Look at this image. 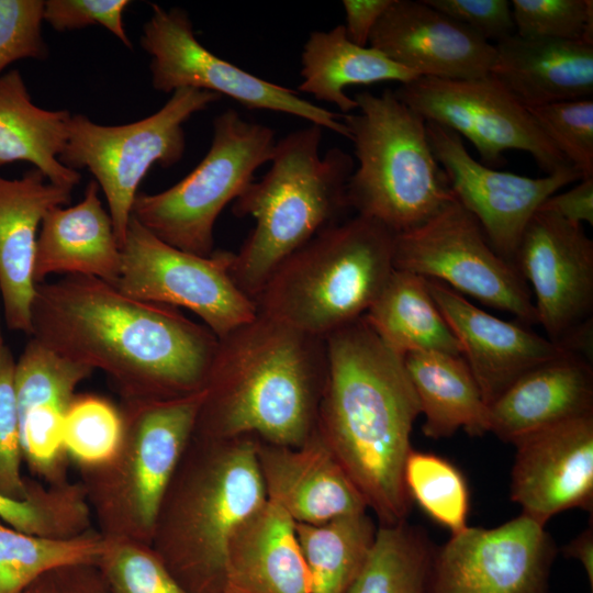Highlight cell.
Instances as JSON below:
<instances>
[{
	"instance_id": "1",
	"label": "cell",
	"mask_w": 593,
	"mask_h": 593,
	"mask_svg": "<svg viewBox=\"0 0 593 593\" xmlns=\"http://www.w3.org/2000/svg\"><path fill=\"white\" fill-rule=\"evenodd\" d=\"M30 335L102 370L124 401L167 400L204 389L219 342L178 307L133 299L80 275L36 284Z\"/></svg>"
},
{
	"instance_id": "2",
	"label": "cell",
	"mask_w": 593,
	"mask_h": 593,
	"mask_svg": "<svg viewBox=\"0 0 593 593\" xmlns=\"http://www.w3.org/2000/svg\"><path fill=\"white\" fill-rule=\"evenodd\" d=\"M327 370L315 433L381 525L405 522L403 472L419 404L403 357L363 316L324 338Z\"/></svg>"
},
{
	"instance_id": "3",
	"label": "cell",
	"mask_w": 593,
	"mask_h": 593,
	"mask_svg": "<svg viewBox=\"0 0 593 593\" xmlns=\"http://www.w3.org/2000/svg\"><path fill=\"white\" fill-rule=\"evenodd\" d=\"M326 370L323 338L257 313L219 338L193 437L302 445L315 429Z\"/></svg>"
},
{
	"instance_id": "4",
	"label": "cell",
	"mask_w": 593,
	"mask_h": 593,
	"mask_svg": "<svg viewBox=\"0 0 593 593\" xmlns=\"http://www.w3.org/2000/svg\"><path fill=\"white\" fill-rule=\"evenodd\" d=\"M322 135L321 126L310 124L280 138L269 170L233 201L234 215L255 220L230 267L235 284L253 301L287 257L350 210L354 159L339 147L322 156Z\"/></svg>"
},
{
	"instance_id": "5",
	"label": "cell",
	"mask_w": 593,
	"mask_h": 593,
	"mask_svg": "<svg viewBox=\"0 0 593 593\" xmlns=\"http://www.w3.org/2000/svg\"><path fill=\"white\" fill-rule=\"evenodd\" d=\"M193 438L201 455L176 471L150 546L188 592L222 593L228 542L267 501L258 438Z\"/></svg>"
},
{
	"instance_id": "6",
	"label": "cell",
	"mask_w": 593,
	"mask_h": 593,
	"mask_svg": "<svg viewBox=\"0 0 593 593\" xmlns=\"http://www.w3.org/2000/svg\"><path fill=\"white\" fill-rule=\"evenodd\" d=\"M394 235L358 214L327 227L273 270L257 313L324 339L376 301L394 270Z\"/></svg>"
},
{
	"instance_id": "7",
	"label": "cell",
	"mask_w": 593,
	"mask_h": 593,
	"mask_svg": "<svg viewBox=\"0 0 593 593\" xmlns=\"http://www.w3.org/2000/svg\"><path fill=\"white\" fill-rule=\"evenodd\" d=\"M354 100L359 113L342 115L358 160L347 183L349 209L394 234L423 225L456 200L426 121L389 88Z\"/></svg>"
},
{
	"instance_id": "8",
	"label": "cell",
	"mask_w": 593,
	"mask_h": 593,
	"mask_svg": "<svg viewBox=\"0 0 593 593\" xmlns=\"http://www.w3.org/2000/svg\"><path fill=\"white\" fill-rule=\"evenodd\" d=\"M205 389L167 400L124 401L114 456L82 468L100 533L152 545L160 508L193 436Z\"/></svg>"
},
{
	"instance_id": "9",
	"label": "cell",
	"mask_w": 593,
	"mask_h": 593,
	"mask_svg": "<svg viewBox=\"0 0 593 593\" xmlns=\"http://www.w3.org/2000/svg\"><path fill=\"white\" fill-rule=\"evenodd\" d=\"M276 142L270 126L225 110L213 120L211 146L198 166L161 192H138L132 216L163 242L210 256L219 215L255 180L256 170L270 161Z\"/></svg>"
},
{
	"instance_id": "10",
	"label": "cell",
	"mask_w": 593,
	"mask_h": 593,
	"mask_svg": "<svg viewBox=\"0 0 593 593\" xmlns=\"http://www.w3.org/2000/svg\"><path fill=\"white\" fill-rule=\"evenodd\" d=\"M222 99L220 94L181 88L154 114L123 125H102L83 114L71 115L59 161L94 177L108 203L122 247L138 187L150 167H171L186 149L184 123Z\"/></svg>"
},
{
	"instance_id": "11",
	"label": "cell",
	"mask_w": 593,
	"mask_h": 593,
	"mask_svg": "<svg viewBox=\"0 0 593 593\" xmlns=\"http://www.w3.org/2000/svg\"><path fill=\"white\" fill-rule=\"evenodd\" d=\"M233 254L214 250L204 257L183 251L131 215L113 287L133 299L186 307L220 338L257 315L254 301L231 277Z\"/></svg>"
},
{
	"instance_id": "12",
	"label": "cell",
	"mask_w": 593,
	"mask_h": 593,
	"mask_svg": "<svg viewBox=\"0 0 593 593\" xmlns=\"http://www.w3.org/2000/svg\"><path fill=\"white\" fill-rule=\"evenodd\" d=\"M393 266L512 313L524 325L537 324L527 283L457 200L423 225L394 235Z\"/></svg>"
},
{
	"instance_id": "13",
	"label": "cell",
	"mask_w": 593,
	"mask_h": 593,
	"mask_svg": "<svg viewBox=\"0 0 593 593\" xmlns=\"http://www.w3.org/2000/svg\"><path fill=\"white\" fill-rule=\"evenodd\" d=\"M150 8L139 42L150 56L155 90L172 93L181 88H194L213 92L246 109L290 114L349 139L342 115L301 98L292 89L257 77L203 46L183 9H165L158 4Z\"/></svg>"
},
{
	"instance_id": "14",
	"label": "cell",
	"mask_w": 593,
	"mask_h": 593,
	"mask_svg": "<svg viewBox=\"0 0 593 593\" xmlns=\"http://www.w3.org/2000/svg\"><path fill=\"white\" fill-rule=\"evenodd\" d=\"M394 92L426 122L469 139L486 165L501 166L504 153L515 149L530 154L547 175L571 166L528 109L490 74L472 79L419 77Z\"/></svg>"
},
{
	"instance_id": "15",
	"label": "cell",
	"mask_w": 593,
	"mask_h": 593,
	"mask_svg": "<svg viewBox=\"0 0 593 593\" xmlns=\"http://www.w3.org/2000/svg\"><path fill=\"white\" fill-rule=\"evenodd\" d=\"M555 555L545 525L524 514L468 526L433 556L427 593H548Z\"/></svg>"
},
{
	"instance_id": "16",
	"label": "cell",
	"mask_w": 593,
	"mask_h": 593,
	"mask_svg": "<svg viewBox=\"0 0 593 593\" xmlns=\"http://www.w3.org/2000/svg\"><path fill=\"white\" fill-rule=\"evenodd\" d=\"M426 131L456 200L477 219L492 248L513 266L523 232L539 206L582 179L573 166L541 178L494 170L477 161L450 128L426 122Z\"/></svg>"
},
{
	"instance_id": "17",
	"label": "cell",
	"mask_w": 593,
	"mask_h": 593,
	"mask_svg": "<svg viewBox=\"0 0 593 593\" xmlns=\"http://www.w3.org/2000/svg\"><path fill=\"white\" fill-rule=\"evenodd\" d=\"M514 267L532 286L537 324L553 343L592 318L593 242L583 224L537 211L523 232Z\"/></svg>"
},
{
	"instance_id": "18",
	"label": "cell",
	"mask_w": 593,
	"mask_h": 593,
	"mask_svg": "<svg viewBox=\"0 0 593 593\" xmlns=\"http://www.w3.org/2000/svg\"><path fill=\"white\" fill-rule=\"evenodd\" d=\"M511 473V499L538 523L572 508L593 506V414L519 438Z\"/></svg>"
},
{
	"instance_id": "19",
	"label": "cell",
	"mask_w": 593,
	"mask_h": 593,
	"mask_svg": "<svg viewBox=\"0 0 593 593\" xmlns=\"http://www.w3.org/2000/svg\"><path fill=\"white\" fill-rule=\"evenodd\" d=\"M369 46L418 77L472 79L490 74L494 44L424 0H393Z\"/></svg>"
},
{
	"instance_id": "20",
	"label": "cell",
	"mask_w": 593,
	"mask_h": 593,
	"mask_svg": "<svg viewBox=\"0 0 593 593\" xmlns=\"http://www.w3.org/2000/svg\"><path fill=\"white\" fill-rule=\"evenodd\" d=\"M426 284L488 406L529 370L569 353L524 324L489 314L438 280Z\"/></svg>"
},
{
	"instance_id": "21",
	"label": "cell",
	"mask_w": 593,
	"mask_h": 593,
	"mask_svg": "<svg viewBox=\"0 0 593 593\" xmlns=\"http://www.w3.org/2000/svg\"><path fill=\"white\" fill-rule=\"evenodd\" d=\"M257 458L267 499L294 523L322 524L368 508L315 429L296 447L258 439Z\"/></svg>"
},
{
	"instance_id": "22",
	"label": "cell",
	"mask_w": 593,
	"mask_h": 593,
	"mask_svg": "<svg viewBox=\"0 0 593 593\" xmlns=\"http://www.w3.org/2000/svg\"><path fill=\"white\" fill-rule=\"evenodd\" d=\"M70 201L71 189L52 183L34 167L18 179L0 177V295L11 331L31 334L37 233L49 210Z\"/></svg>"
},
{
	"instance_id": "23",
	"label": "cell",
	"mask_w": 593,
	"mask_h": 593,
	"mask_svg": "<svg viewBox=\"0 0 593 593\" xmlns=\"http://www.w3.org/2000/svg\"><path fill=\"white\" fill-rule=\"evenodd\" d=\"M589 414H593L592 365L568 353L523 374L489 406V433L514 444Z\"/></svg>"
},
{
	"instance_id": "24",
	"label": "cell",
	"mask_w": 593,
	"mask_h": 593,
	"mask_svg": "<svg viewBox=\"0 0 593 593\" xmlns=\"http://www.w3.org/2000/svg\"><path fill=\"white\" fill-rule=\"evenodd\" d=\"M494 47L490 75L525 108L591 99L593 45L513 34Z\"/></svg>"
},
{
	"instance_id": "25",
	"label": "cell",
	"mask_w": 593,
	"mask_h": 593,
	"mask_svg": "<svg viewBox=\"0 0 593 593\" xmlns=\"http://www.w3.org/2000/svg\"><path fill=\"white\" fill-rule=\"evenodd\" d=\"M90 180L74 206H55L43 217L36 239L34 281L53 273L94 277L114 286L121 268V248L113 222Z\"/></svg>"
},
{
	"instance_id": "26",
	"label": "cell",
	"mask_w": 593,
	"mask_h": 593,
	"mask_svg": "<svg viewBox=\"0 0 593 593\" xmlns=\"http://www.w3.org/2000/svg\"><path fill=\"white\" fill-rule=\"evenodd\" d=\"M222 593H311L294 522L268 499L228 542Z\"/></svg>"
},
{
	"instance_id": "27",
	"label": "cell",
	"mask_w": 593,
	"mask_h": 593,
	"mask_svg": "<svg viewBox=\"0 0 593 593\" xmlns=\"http://www.w3.org/2000/svg\"><path fill=\"white\" fill-rule=\"evenodd\" d=\"M71 114L35 105L19 70L0 77V166L26 161L54 184L71 189L80 174L59 161Z\"/></svg>"
},
{
	"instance_id": "28",
	"label": "cell",
	"mask_w": 593,
	"mask_h": 593,
	"mask_svg": "<svg viewBox=\"0 0 593 593\" xmlns=\"http://www.w3.org/2000/svg\"><path fill=\"white\" fill-rule=\"evenodd\" d=\"M300 75L299 91L334 104L343 115L358 109L354 98L346 93L347 87L382 81L403 85L419 78L380 51L354 44L343 24L310 33L301 54Z\"/></svg>"
},
{
	"instance_id": "29",
	"label": "cell",
	"mask_w": 593,
	"mask_h": 593,
	"mask_svg": "<svg viewBox=\"0 0 593 593\" xmlns=\"http://www.w3.org/2000/svg\"><path fill=\"white\" fill-rule=\"evenodd\" d=\"M403 361L425 416L426 437L447 438L459 429L471 436L489 433V406L462 356L418 351Z\"/></svg>"
},
{
	"instance_id": "30",
	"label": "cell",
	"mask_w": 593,
	"mask_h": 593,
	"mask_svg": "<svg viewBox=\"0 0 593 593\" xmlns=\"http://www.w3.org/2000/svg\"><path fill=\"white\" fill-rule=\"evenodd\" d=\"M363 317L401 357L418 351L462 356L461 345L433 300L426 279L415 273L394 269Z\"/></svg>"
},
{
	"instance_id": "31",
	"label": "cell",
	"mask_w": 593,
	"mask_h": 593,
	"mask_svg": "<svg viewBox=\"0 0 593 593\" xmlns=\"http://www.w3.org/2000/svg\"><path fill=\"white\" fill-rule=\"evenodd\" d=\"M311 593H346L360 572L377 528L366 512L322 524L294 523Z\"/></svg>"
},
{
	"instance_id": "32",
	"label": "cell",
	"mask_w": 593,
	"mask_h": 593,
	"mask_svg": "<svg viewBox=\"0 0 593 593\" xmlns=\"http://www.w3.org/2000/svg\"><path fill=\"white\" fill-rule=\"evenodd\" d=\"M107 544L108 538L94 528L57 538L26 534L0 522V593H23L60 567L98 564Z\"/></svg>"
},
{
	"instance_id": "33",
	"label": "cell",
	"mask_w": 593,
	"mask_h": 593,
	"mask_svg": "<svg viewBox=\"0 0 593 593\" xmlns=\"http://www.w3.org/2000/svg\"><path fill=\"white\" fill-rule=\"evenodd\" d=\"M433 556L425 536L405 522L380 525L346 593H427Z\"/></svg>"
},
{
	"instance_id": "34",
	"label": "cell",
	"mask_w": 593,
	"mask_h": 593,
	"mask_svg": "<svg viewBox=\"0 0 593 593\" xmlns=\"http://www.w3.org/2000/svg\"><path fill=\"white\" fill-rule=\"evenodd\" d=\"M0 518L8 526L37 536L66 538L91 528V508L81 483L36 484L24 501L0 495Z\"/></svg>"
},
{
	"instance_id": "35",
	"label": "cell",
	"mask_w": 593,
	"mask_h": 593,
	"mask_svg": "<svg viewBox=\"0 0 593 593\" xmlns=\"http://www.w3.org/2000/svg\"><path fill=\"white\" fill-rule=\"evenodd\" d=\"M403 479L410 499L451 535L468 527L467 481L450 461L432 452L412 449L405 461Z\"/></svg>"
},
{
	"instance_id": "36",
	"label": "cell",
	"mask_w": 593,
	"mask_h": 593,
	"mask_svg": "<svg viewBox=\"0 0 593 593\" xmlns=\"http://www.w3.org/2000/svg\"><path fill=\"white\" fill-rule=\"evenodd\" d=\"M94 370L54 351L31 336L15 360L14 389L18 412L40 404L68 409L75 389Z\"/></svg>"
},
{
	"instance_id": "37",
	"label": "cell",
	"mask_w": 593,
	"mask_h": 593,
	"mask_svg": "<svg viewBox=\"0 0 593 593\" xmlns=\"http://www.w3.org/2000/svg\"><path fill=\"white\" fill-rule=\"evenodd\" d=\"M122 438V416L110 402L94 395L74 399L64 422V449L81 468L110 460Z\"/></svg>"
},
{
	"instance_id": "38",
	"label": "cell",
	"mask_w": 593,
	"mask_h": 593,
	"mask_svg": "<svg viewBox=\"0 0 593 593\" xmlns=\"http://www.w3.org/2000/svg\"><path fill=\"white\" fill-rule=\"evenodd\" d=\"M107 538L97 566L109 593H190L152 546L127 538Z\"/></svg>"
},
{
	"instance_id": "39",
	"label": "cell",
	"mask_w": 593,
	"mask_h": 593,
	"mask_svg": "<svg viewBox=\"0 0 593 593\" xmlns=\"http://www.w3.org/2000/svg\"><path fill=\"white\" fill-rule=\"evenodd\" d=\"M535 122L583 178L593 177V100L562 101L528 109Z\"/></svg>"
},
{
	"instance_id": "40",
	"label": "cell",
	"mask_w": 593,
	"mask_h": 593,
	"mask_svg": "<svg viewBox=\"0 0 593 593\" xmlns=\"http://www.w3.org/2000/svg\"><path fill=\"white\" fill-rule=\"evenodd\" d=\"M515 34L593 45L592 0H512Z\"/></svg>"
},
{
	"instance_id": "41",
	"label": "cell",
	"mask_w": 593,
	"mask_h": 593,
	"mask_svg": "<svg viewBox=\"0 0 593 593\" xmlns=\"http://www.w3.org/2000/svg\"><path fill=\"white\" fill-rule=\"evenodd\" d=\"M15 359L4 346L0 353V495L27 500L37 482L23 477L19 415L14 389Z\"/></svg>"
},
{
	"instance_id": "42",
	"label": "cell",
	"mask_w": 593,
	"mask_h": 593,
	"mask_svg": "<svg viewBox=\"0 0 593 593\" xmlns=\"http://www.w3.org/2000/svg\"><path fill=\"white\" fill-rule=\"evenodd\" d=\"M43 12L42 0H0V77L16 60L47 57Z\"/></svg>"
},
{
	"instance_id": "43",
	"label": "cell",
	"mask_w": 593,
	"mask_h": 593,
	"mask_svg": "<svg viewBox=\"0 0 593 593\" xmlns=\"http://www.w3.org/2000/svg\"><path fill=\"white\" fill-rule=\"evenodd\" d=\"M130 3L128 0H48L44 1L43 20L57 32L101 25L132 48L123 25V12Z\"/></svg>"
},
{
	"instance_id": "44",
	"label": "cell",
	"mask_w": 593,
	"mask_h": 593,
	"mask_svg": "<svg viewBox=\"0 0 593 593\" xmlns=\"http://www.w3.org/2000/svg\"><path fill=\"white\" fill-rule=\"evenodd\" d=\"M480 37L495 44L513 34L511 2L507 0H424Z\"/></svg>"
},
{
	"instance_id": "45",
	"label": "cell",
	"mask_w": 593,
	"mask_h": 593,
	"mask_svg": "<svg viewBox=\"0 0 593 593\" xmlns=\"http://www.w3.org/2000/svg\"><path fill=\"white\" fill-rule=\"evenodd\" d=\"M23 593H109L97 564L54 569L35 580Z\"/></svg>"
},
{
	"instance_id": "46",
	"label": "cell",
	"mask_w": 593,
	"mask_h": 593,
	"mask_svg": "<svg viewBox=\"0 0 593 593\" xmlns=\"http://www.w3.org/2000/svg\"><path fill=\"white\" fill-rule=\"evenodd\" d=\"M537 211L553 213L575 223L593 224V177L583 178L568 191L550 195Z\"/></svg>"
},
{
	"instance_id": "47",
	"label": "cell",
	"mask_w": 593,
	"mask_h": 593,
	"mask_svg": "<svg viewBox=\"0 0 593 593\" xmlns=\"http://www.w3.org/2000/svg\"><path fill=\"white\" fill-rule=\"evenodd\" d=\"M393 0H344L347 37L358 46H368L371 33Z\"/></svg>"
},
{
	"instance_id": "48",
	"label": "cell",
	"mask_w": 593,
	"mask_h": 593,
	"mask_svg": "<svg viewBox=\"0 0 593 593\" xmlns=\"http://www.w3.org/2000/svg\"><path fill=\"white\" fill-rule=\"evenodd\" d=\"M564 556L578 560L586 574L593 590V525L584 529L562 549Z\"/></svg>"
},
{
	"instance_id": "49",
	"label": "cell",
	"mask_w": 593,
	"mask_h": 593,
	"mask_svg": "<svg viewBox=\"0 0 593 593\" xmlns=\"http://www.w3.org/2000/svg\"><path fill=\"white\" fill-rule=\"evenodd\" d=\"M0 307H1V295H0ZM4 346L5 345H4L3 337H2L1 321H0V353L3 349Z\"/></svg>"
}]
</instances>
